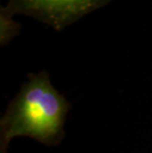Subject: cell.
Instances as JSON below:
<instances>
[{
	"label": "cell",
	"mask_w": 152,
	"mask_h": 153,
	"mask_svg": "<svg viewBox=\"0 0 152 153\" xmlns=\"http://www.w3.org/2000/svg\"><path fill=\"white\" fill-rule=\"evenodd\" d=\"M70 104L54 89L47 71L29 73L28 81L0 120V153H7L16 136L56 146L64 137L63 125Z\"/></svg>",
	"instance_id": "obj_1"
},
{
	"label": "cell",
	"mask_w": 152,
	"mask_h": 153,
	"mask_svg": "<svg viewBox=\"0 0 152 153\" xmlns=\"http://www.w3.org/2000/svg\"><path fill=\"white\" fill-rule=\"evenodd\" d=\"M111 0H9L5 6L11 15L23 14L61 31Z\"/></svg>",
	"instance_id": "obj_2"
},
{
	"label": "cell",
	"mask_w": 152,
	"mask_h": 153,
	"mask_svg": "<svg viewBox=\"0 0 152 153\" xmlns=\"http://www.w3.org/2000/svg\"><path fill=\"white\" fill-rule=\"evenodd\" d=\"M21 25L13 19V15L1 7L0 10V44L3 45H8L16 36L20 34Z\"/></svg>",
	"instance_id": "obj_3"
}]
</instances>
